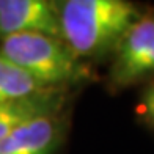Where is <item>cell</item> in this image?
<instances>
[{"mask_svg": "<svg viewBox=\"0 0 154 154\" xmlns=\"http://www.w3.org/2000/svg\"><path fill=\"white\" fill-rule=\"evenodd\" d=\"M154 75V14H140L113 51L110 83L128 88Z\"/></svg>", "mask_w": 154, "mask_h": 154, "instance_id": "obj_3", "label": "cell"}, {"mask_svg": "<svg viewBox=\"0 0 154 154\" xmlns=\"http://www.w3.org/2000/svg\"><path fill=\"white\" fill-rule=\"evenodd\" d=\"M137 110L146 121L154 124V82L143 91L137 106Z\"/></svg>", "mask_w": 154, "mask_h": 154, "instance_id": "obj_8", "label": "cell"}, {"mask_svg": "<svg viewBox=\"0 0 154 154\" xmlns=\"http://www.w3.org/2000/svg\"><path fill=\"white\" fill-rule=\"evenodd\" d=\"M0 55L25 69L44 85L68 91L91 77V71L60 38L43 33L13 35L0 39Z\"/></svg>", "mask_w": 154, "mask_h": 154, "instance_id": "obj_2", "label": "cell"}, {"mask_svg": "<svg viewBox=\"0 0 154 154\" xmlns=\"http://www.w3.org/2000/svg\"><path fill=\"white\" fill-rule=\"evenodd\" d=\"M66 137L63 113L43 115L0 140V154H58Z\"/></svg>", "mask_w": 154, "mask_h": 154, "instance_id": "obj_5", "label": "cell"}, {"mask_svg": "<svg viewBox=\"0 0 154 154\" xmlns=\"http://www.w3.org/2000/svg\"><path fill=\"white\" fill-rule=\"evenodd\" d=\"M49 93H66L55 90L35 79L20 66L14 65L3 55H0V104Z\"/></svg>", "mask_w": 154, "mask_h": 154, "instance_id": "obj_7", "label": "cell"}, {"mask_svg": "<svg viewBox=\"0 0 154 154\" xmlns=\"http://www.w3.org/2000/svg\"><path fill=\"white\" fill-rule=\"evenodd\" d=\"M24 33L60 38L58 3L49 0H0V39Z\"/></svg>", "mask_w": 154, "mask_h": 154, "instance_id": "obj_4", "label": "cell"}, {"mask_svg": "<svg viewBox=\"0 0 154 154\" xmlns=\"http://www.w3.org/2000/svg\"><path fill=\"white\" fill-rule=\"evenodd\" d=\"M60 39L79 60L113 52L140 11L124 0H66L58 3Z\"/></svg>", "mask_w": 154, "mask_h": 154, "instance_id": "obj_1", "label": "cell"}, {"mask_svg": "<svg viewBox=\"0 0 154 154\" xmlns=\"http://www.w3.org/2000/svg\"><path fill=\"white\" fill-rule=\"evenodd\" d=\"M66 93H49L27 99L0 104V140L5 138L19 126L43 115L60 113L65 107Z\"/></svg>", "mask_w": 154, "mask_h": 154, "instance_id": "obj_6", "label": "cell"}]
</instances>
